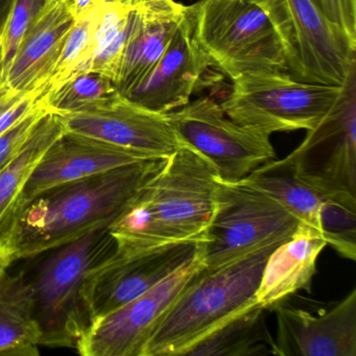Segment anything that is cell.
I'll return each instance as SVG.
<instances>
[{"instance_id": "cell-27", "label": "cell", "mask_w": 356, "mask_h": 356, "mask_svg": "<svg viewBox=\"0 0 356 356\" xmlns=\"http://www.w3.org/2000/svg\"><path fill=\"white\" fill-rule=\"evenodd\" d=\"M320 227L327 245L341 257L356 259V199L325 197L321 205Z\"/></svg>"}, {"instance_id": "cell-17", "label": "cell", "mask_w": 356, "mask_h": 356, "mask_svg": "<svg viewBox=\"0 0 356 356\" xmlns=\"http://www.w3.org/2000/svg\"><path fill=\"white\" fill-rule=\"evenodd\" d=\"M128 7L129 33L113 84L126 97L152 72L186 15L176 0H122Z\"/></svg>"}, {"instance_id": "cell-24", "label": "cell", "mask_w": 356, "mask_h": 356, "mask_svg": "<svg viewBox=\"0 0 356 356\" xmlns=\"http://www.w3.org/2000/svg\"><path fill=\"white\" fill-rule=\"evenodd\" d=\"M110 79L95 72H83L43 92L40 103L51 113H82L105 107L120 95Z\"/></svg>"}, {"instance_id": "cell-26", "label": "cell", "mask_w": 356, "mask_h": 356, "mask_svg": "<svg viewBox=\"0 0 356 356\" xmlns=\"http://www.w3.org/2000/svg\"><path fill=\"white\" fill-rule=\"evenodd\" d=\"M129 33L128 7L122 0H106L97 28L95 47L86 72H95L113 82Z\"/></svg>"}, {"instance_id": "cell-28", "label": "cell", "mask_w": 356, "mask_h": 356, "mask_svg": "<svg viewBox=\"0 0 356 356\" xmlns=\"http://www.w3.org/2000/svg\"><path fill=\"white\" fill-rule=\"evenodd\" d=\"M54 0H13L1 38L3 70L11 63L24 34Z\"/></svg>"}, {"instance_id": "cell-10", "label": "cell", "mask_w": 356, "mask_h": 356, "mask_svg": "<svg viewBox=\"0 0 356 356\" xmlns=\"http://www.w3.org/2000/svg\"><path fill=\"white\" fill-rule=\"evenodd\" d=\"M166 115L181 143L208 160L220 180L237 182L276 159L270 135L233 122L211 97H200Z\"/></svg>"}, {"instance_id": "cell-14", "label": "cell", "mask_w": 356, "mask_h": 356, "mask_svg": "<svg viewBox=\"0 0 356 356\" xmlns=\"http://www.w3.org/2000/svg\"><path fill=\"white\" fill-rule=\"evenodd\" d=\"M211 67L213 64L195 39L186 11L155 67L126 97L149 111L170 113L187 105L195 92L209 85Z\"/></svg>"}, {"instance_id": "cell-7", "label": "cell", "mask_w": 356, "mask_h": 356, "mask_svg": "<svg viewBox=\"0 0 356 356\" xmlns=\"http://www.w3.org/2000/svg\"><path fill=\"white\" fill-rule=\"evenodd\" d=\"M341 86L300 82L284 72H247L232 81L220 106L233 122L268 135L309 131L330 109Z\"/></svg>"}, {"instance_id": "cell-32", "label": "cell", "mask_w": 356, "mask_h": 356, "mask_svg": "<svg viewBox=\"0 0 356 356\" xmlns=\"http://www.w3.org/2000/svg\"><path fill=\"white\" fill-rule=\"evenodd\" d=\"M67 3L74 17L80 16L85 10L88 9L95 0H64Z\"/></svg>"}, {"instance_id": "cell-11", "label": "cell", "mask_w": 356, "mask_h": 356, "mask_svg": "<svg viewBox=\"0 0 356 356\" xmlns=\"http://www.w3.org/2000/svg\"><path fill=\"white\" fill-rule=\"evenodd\" d=\"M204 268L197 245L195 255L170 276L93 323L76 350L84 356H143L164 314Z\"/></svg>"}, {"instance_id": "cell-30", "label": "cell", "mask_w": 356, "mask_h": 356, "mask_svg": "<svg viewBox=\"0 0 356 356\" xmlns=\"http://www.w3.org/2000/svg\"><path fill=\"white\" fill-rule=\"evenodd\" d=\"M39 97L33 93L12 90L0 74V134L32 112L39 105Z\"/></svg>"}, {"instance_id": "cell-16", "label": "cell", "mask_w": 356, "mask_h": 356, "mask_svg": "<svg viewBox=\"0 0 356 356\" xmlns=\"http://www.w3.org/2000/svg\"><path fill=\"white\" fill-rule=\"evenodd\" d=\"M151 159L156 158L65 131L33 170L22 193L20 210L53 187Z\"/></svg>"}, {"instance_id": "cell-23", "label": "cell", "mask_w": 356, "mask_h": 356, "mask_svg": "<svg viewBox=\"0 0 356 356\" xmlns=\"http://www.w3.org/2000/svg\"><path fill=\"white\" fill-rule=\"evenodd\" d=\"M237 182L268 195L300 222L321 232L320 209L326 197L302 181L286 158L270 160Z\"/></svg>"}, {"instance_id": "cell-5", "label": "cell", "mask_w": 356, "mask_h": 356, "mask_svg": "<svg viewBox=\"0 0 356 356\" xmlns=\"http://www.w3.org/2000/svg\"><path fill=\"white\" fill-rule=\"evenodd\" d=\"M187 13L214 68L231 81L247 72L289 74L272 22L251 0H199Z\"/></svg>"}, {"instance_id": "cell-4", "label": "cell", "mask_w": 356, "mask_h": 356, "mask_svg": "<svg viewBox=\"0 0 356 356\" xmlns=\"http://www.w3.org/2000/svg\"><path fill=\"white\" fill-rule=\"evenodd\" d=\"M280 243L266 245L214 270H202L164 314L143 356H183L204 335L255 304L266 260Z\"/></svg>"}, {"instance_id": "cell-3", "label": "cell", "mask_w": 356, "mask_h": 356, "mask_svg": "<svg viewBox=\"0 0 356 356\" xmlns=\"http://www.w3.org/2000/svg\"><path fill=\"white\" fill-rule=\"evenodd\" d=\"M118 251L109 226L41 252L22 270L32 295L40 346L74 348L91 326L85 283Z\"/></svg>"}, {"instance_id": "cell-33", "label": "cell", "mask_w": 356, "mask_h": 356, "mask_svg": "<svg viewBox=\"0 0 356 356\" xmlns=\"http://www.w3.org/2000/svg\"><path fill=\"white\" fill-rule=\"evenodd\" d=\"M12 5H13V0H0V42L3 38V33L7 24Z\"/></svg>"}, {"instance_id": "cell-18", "label": "cell", "mask_w": 356, "mask_h": 356, "mask_svg": "<svg viewBox=\"0 0 356 356\" xmlns=\"http://www.w3.org/2000/svg\"><path fill=\"white\" fill-rule=\"evenodd\" d=\"M76 17L64 0H54L24 34L11 63L3 72L12 90L40 97L61 56Z\"/></svg>"}, {"instance_id": "cell-25", "label": "cell", "mask_w": 356, "mask_h": 356, "mask_svg": "<svg viewBox=\"0 0 356 356\" xmlns=\"http://www.w3.org/2000/svg\"><path fill=\"white\" fill-rule=\"evenodd\" d=\"M105 5L106 0H95L88 9L76 18L66 37L57 66L43 92L76 74L87 72L95 51L97 28Z\"/></svg>"}, {"instance_id": "cell-8", "label": "cell", "mask_w": 356, "mask_h": 356, "mask_svg": "<svg viewBox=\"0 0 356 356\" xmlns=\"http://www.w3.org/2000/svg\"><path fill=\"white\" fill-rule=\"evenodd\" d=\"M300 220L268 195L239 182L218 179L216 208L199 245L204 270H212L245 254L287 241Z\"/></svg>"}, {"instance_id": "cell-9", "label": "cell", "mask_w": 356, "mask_h": 356, "mask_svg": "<svg viewBox=\"0 0 356 356\" xmlns=\"http://www.w3.org/2000/svg\"><path fill=\"white\" fill-rule=\"evenodd\" d=\"M285 158L324 197L356 199V66L330 109Z\"/></svg>"}, {"instance_id": "cell-2", "label": "cell", "mask_w": 356, "mask_h": 356, "mask_svg": "<svg viewBox=\"0 0 356 356\" xmlns=\"http://www.w3.org/2000/svg\"><path fill=\"white\" fill-rule=\"evenodd\" d=\"M162 160L127 164L37 195L20 210L8 243L15 261L70 243L99 227L111 226Z\"/></svg>"}, {"instance_id": "cell-6", "label": "cell", "mask_w": 356, "mask_h": 356, "mask_svg": "<svg viewBox=\"0 0 356 356\" xmlns=\"http://www.w3.org/2000/svg\"><path fill=\"white\" fill-rule=\"evenodd\" d=\"M272 22L291 78L341 86L356 66V40L329 22L312 0H251Z\"/></svg>"}, {"instance_id": "cell-13", "label": "cell", "mask_w": 356, "mask_h": 356, "mask_svg": "<svg viewBox=\"0 0 356 356\" xmlns=\"http://www.w3.org/2000/svg\"><path fill=\"white\" fill-rule=\"evenodd\" d=\"M60 118L68 132L156 159L168 157L183 145L166 114L149 111L122 95L95 111L65 114Z\"/></svg>"}, {"instance_id": "cell-34", "label": "cell", "mask_w": 356, "mask_h": 356, "mask_svg": "<svg viewBox=\"0 0 356 356\" xmlns=\"http://www.w3.org/2000/svg\"><path fill=\"white\" fill-rule=\"evenodd\" d=\"M13 262H15V259L12 252L8 249H0V276L11 266Z\"/></svg>"}, {"instance_id": "cell-20", "label": "cell", "mask_w": 356, "mask_h": 356, "mask_svg": "<svg viewBox=\"0 0 356 356\" xmlns=\"http://www.w3.org/2000/svg\"><path fill=\"white\" fill-rule=\"evenodd\" d=\"M65 132L60 115L47 111L17 157L0 170V249H8L26 182L47 149ZM9 250V249H8Z\"/></svg>"}, {"instance_id": "cell-1", "label": "cell", "mask_w": 356, "mask_h": 356, "mask_svg": "<svg viewBox=\"0 0 356 356\" xmlns=\"http://www.w3.org/2000/svg\"><path fill=\"white\" fill-rule=\"evenodd\" d=\"M218 179L211 163L187 145L164 158L110 226L118 251L131 254L202 243L216 208Z\"/></svg>"}, {"instance_id": "cell-15", "label": "cell", "mask_w": 356, "mask_h": 356, "mask_svg": "<svg viewBox=\"0 0 356 356\" xmlns=\"http://www.w3.org/2000/svg\"><path fill=\"white\" fill-rule=\"evenodd\" d=\"M276 312V356H356V289L314 314L281 303Z\"/></svg>"}, {"instance_id": "cell-31", "label": "cell", "mask_w": 356, "mask_h": 356, "mask_svg": "<svg viewBox=\"0 0 356 356\" xmlns=\"http://www.w3.org/2000/svg\"><path fill=\"white\" fill-rule=\"evenodd\" d=\"M321 13L356 40V0H312Z\"/></svg>"}, {"instance_id": "cell-22", "label": "cell", "mask_w": 356, "mask_h": 356, "mask_svg": "<svg viewBox=\"0 0 356 356\" xmlns=\"http://www.w3.org/2000/svg\"><path fill=\"white\" fill-rule=\"evenodd\" d=\"M9 268L0 276V355H38L41 333L30 289L22 270Z\"/></svg>"}, {"instance_id": "cell-35", "label": "cell", "mask_w": 356, "mask_h": 356, "mask_svg": "<svg viewBox=\"0 0 356 356\" xmlns=\"http://www.w3.org/2000/svg\"><path fill=\"white\" fill-rule=\"evenodd\" d=\"M3 47H1V42H0V74H3Z\"/></svg>"}, {"instance_id": "cell-21", "label": "cell", "mask_w": 356, "mask_h": 356, "mask_svg": "<svg viewBox=\"0 0 356 356\" xmlns=\"http://www.w3.org/2000/svg\"><path fill=\"white\" fill-rule=\"evenodd\" d=\"M266 309L252 304L204 335L183 356H276Z\"/></svg>"}, {"instance_id": "cell-29", "label": "cell", "mask_w": 356, "mask_h": 356, "mask_svg": "<svg viewBox=\"0 0 356 356\" xmlns=\"http://www.w3.org/2000/svg\"><path fill=\"white\" fill-rule=\"evenodd\" d=\"M40 99V97H39ZM39 99V105L9 130L0 134V170L9 165L24 149L35 127L40 118L47 113Z\"/></svg>"}, {"instance_id": "cell-12", "label": "cell", "mask_w": 356, "mask_h": 356, "mask_svg": "<svg viewBox=\"0 0 356 356\" xmlns=\"http://www.w3.org/2000/svg\"><path fill=\"white\" fill-rule=\"evenodd\" d=\"M197 249V243H179L137 253L116 251L85 283V303L91 325L170 276Z\"/></svg>"}, {"instance_id": "cell-19", "label": "cell", "mask_w": 356, "mask_h": 356, "mask_svg": "<svg viewBox=\"0 0 356 356\" xmlns=\"http://www.w3.org/2000/svg\"><path fill=\"white\" fill-rule=\"evenodd\" d=\"M327 243L320 231L300 222L297 230L270 254L255 293L260 307L272 310L289 296L309 291L316 262Z\"/></svg>"}]
</instances>
